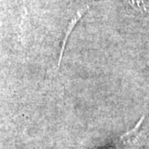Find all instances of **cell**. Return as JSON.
Segmentation results:
<instances>
[{"mask_svg":"<svg viewBox=\"0 0 149 149\" xmlns=\"http://www.w3.org/2000/svg\"><path fill=\"white\" fill-rule=\"evenodd\" d=\"M88 8H89V7H85V8H84L80 9V10L75 15H74V18H73V19L71 20V22H70L69 26H68V27H67L66 33H65V37L64 38V41H63L62 47H61V55H60V59H59V66H60V65H61V59H62V56H63V55H64V51H65V49L66 42H67V40H68V38H69L70 33H71V32L73 31L74 26L76 25V23L78 22V21H79L80 18L82 17V16L85 14V12L88 10Z\"/></svg>","mask_w":149,"mask_h":149,"instance_id":"obj_1","label":"cell"},{"mask_svg":"<svg viewBox=\"0 0 149 149\" xmlns=\"http://www.w3.org/2000/svg\"><path fill=\"white\" fill-rule=\"evenodd\" d=\"M144 118H145V116L143 115L139 119V121L136 124V126L132 130H130L128 133H124L123 135H122L120 137V141L123 142V143H127L135 142L136 139L139 137V134H140L141 129H142V126H143V123Z\"/></svg>","mask_w":149,"mask_h":149,"instance_id":"obj_2","label":"cell"},{"mask_svg":"<svg viewBox=\"0 0 149 149\" xmlns=\"http://www.w3.org/2000/svg\"><path fill=\"white\" fill-rule=\"evenodd\" d=\"M130 3L140 13L149 15V0H131Z\"/></svg>","mask_w":149,"mask_h":149,"instance_id":"obj_3","label":"cell"}]
</instances>
